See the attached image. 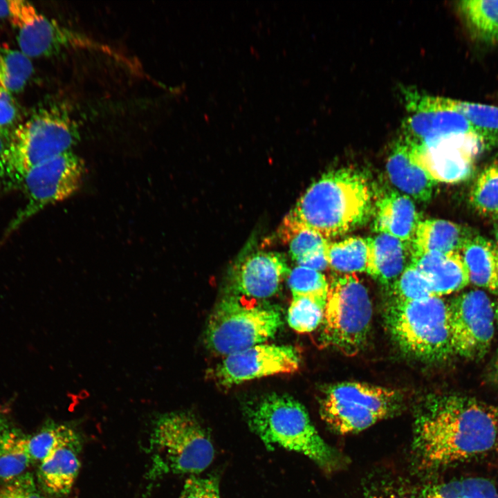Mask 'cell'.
I'll use <instances>...</instances> for the list:
<instances>
[{
  "mask_svg": "<svg viewBox=\"0 0 498 498\" xmlns=\"http://www.w3.org/2000/svg\"><path fill=\"white\" fill-rule=\"evenodd\" d=\"M385 320L394 342L413 358L436 362L454 354L448 303L440 297L410 302L390 300Z\"/></svg>",
  "mask_w": 498,
  "mask_h": 498,
  "instance_id": "8992f818",
  "label": "cell"
},
{
  "mask_svg": "<svg viewBox=\"0 0 498 498\" xmlns=\"http://www.w3.org/2000/svg\"><path fill=\"white\" fill-rule=\"evenodd\" d=\"M325 253L329 266L340 274H355L367 270L366 239L353 237L340 241L329 242Z\"/></svg>",
  "mask_w": 498,
  "mask_h": 498,
  "instance_id": "d4e9b609",
  "label": "cell"
},
{
  "mask_svg": "<svg viewBox=\"0 0 498 498\" xmlns=\"http://www.w3.org/2000/svg\"><path fill=\"white\" fill-rule=\"evenodd\" d=\"M9 20L17 30L20 51L29 58L49 57L66 50L84 49L113 54L119 58L108 46L48 19L28 1L14 0Z\"/></svg>",
  "mask_w": 498,
  "mask_h": 498,
  "instance_id": "8fae6325",
  "label": "cell"
},
{
  "mask_svg": "<svg viewBox=\"0 0 498 498\" xmlns=\"http://www.w3.org/2000/svg\"><path fill=\"white\" fill-rule=\"evenodd\" d=\"M495 320L497 321V322L498 324V306H497V308L495 310Z\"/></svg>",
  "mask_w": 498,
  "mask_h": 498,
  "instance_id": "f6af8a7d",
  "label": "cell"
},
{
  "mask_svg": "<svg viewBox=\"0 0 498 498\" xmlns=\"http://www.w3.org/2000/svg\"><path fill=\"white\" fill-rule=\"evenodd\" d=\"M454 354L477 360L488 351L495 331V313L485 292L472 290L448 303Z\"/></svg>",
  "mask_w": 498,
  "mask_h": 498,
  "instance_id": "4fadbf2b",
  "label": "cell"
},
{
  "mask_svg": "<svg viewBox=\"0 0 498 498\" xmlns=\"http://www.w3.org/2000/svg\"><path fill=\"white\" fill-rule=\"evenodd\" d=\"M282 239L288 243L289 254L296 263L300 259L326 248L329 242L317 232L297 223L286 216L279 231Z\"/></svg>",
  "mask_w": 498,
  "mask_h": 498,
  "instance_id": "f1b7e54d",
  "label": "cell"
},
{
  "mask_svg": "<svg viewBox=\"0 0 498 498\" xmlns=\"http://www.w3.org/2000/svg\"><path fill=\"white\" fill-rule=\"evenodd\" d=\"M84 172V161L71 150L32 168L21 187L28 203L8 226L6 233L15 230L46 205L75 194L81 187Z\"/></svg>",
  "mask_w": 498,
  "mask_h": 498,
  "instance_id": "7c38bea8",
  "label": "cell"
},
{
  "mask_svg": "<svg viewBox=\"0 0 498 498\" xmlns=\"http://www.w3.org/2000/svg\"><path fill=\"white\" fill-rule=\"evenodd\" d=\"M389 290L391 301L410 302L434 296L428 282L410 264Z\"/></svg>",
  "mask_w": 498,
  "mask_h": 498,
  "instance_id": "836d02e7",
  "label": "cell"
},
{
  "mask_svg": "<svg viewBox=\"0 0 498 498\" xmlns=\"http://www.w3.org/2000/svg\"><path fill=\"white\" fill-rule=\"evenodd\" d=\"M419 222L412 199L396 191L385 194L377 203L374 230L410 245Z\"/></svg>",
  "mask_w": 498,
  "mask_h": 498,
  "instance_id": "44dd1931",
  "label": "cell"
},
{
  "mask_svg": "<svg viewBox=\"0 0 498 498\" xmlns=\"http://www.w3.org/2000/svg\"><path fill=\"white\" fill-rule=\"evenodd\" d=\"M179 498H220L218 477L191 475L186 479Z\"/></svg>",
  "mask_w": 498,
  "mask_h": 498,
  "instance_id": "8d00e7d4",
  "label": "cell"
},
{
  "mask_svg": "<svg viewBox=\"0 0 498 498\" xmlns=\"http://www.w3.org/2000/svg\"><path fill=\"white\" fill-rule=\"evenodd\" d=\"M401 402L391 389L357 382L329 387L320 403L323 421L335 432L344 434L365 430L392 414Z\"/></svg>",
  "mask_w": 498,
  "mask_h": 498,
  "instance_id": "9c48e42d",
  "label": "cell"
},
{
  "mask_svg": "<svg viewBox=\"0 0 498 498\" xmlns=\"http://www.w3.org/2000/svg\"><path fill=\"white\" fill-rule=\"evenodd\" d=\"M386 167L391 182L407 196L420 201L430 199L436 182L414 160L409 146L400 138Z\"/></svg>",
  "mask_w": 498,
  "mask_h": 498,
  "instance_id": "ffe728a7",
  "label": "cell"
},
{
  "mask_svg": "<svg viewBox=\"0 0 498 498\" xmlns=\"http://www.w3.org/2000/svg\"><path fill=\"white\" fill-rule=\"evenodd\" d=\"M326 299L305 296H292L288 310L289 326L299 333L311 332L322 322Z\"/></svg>",
  "mask_w": 498,
  "mask_h": 498,
  "instance_id": "1f68e13d",
  "label": "cell"
},
{
  "mask_svg": "<svg viewBox=\"0 0 498 498\" xmlns=\"http://www.w3.org/2000/svg\"><path fill=\"white\" fill-rule=\"evenodd\" d=\"M149 453L150 479L167 474L196 475L212 462L211 439L196 417L188 412L161 414L153 421Z\"/></svg>",
  "mask_w": 498,
  "mask_h": 498,
  "instance_id": "5b68a950",
  "label": "cell"
},
{
  "mask_svg": "<svg viewBox=\"0 0 498 498\" xmlns=\"http://www.w3.org/2000/svg\"><path fill=\"white\" fill-rule=\"evenodd\" d=\"M8 142V140H6L4 137L0 135V155L5 149Z\"/></svg>",
  "mask_w": 498,
  "mask_h": 498,
  "instance_id": "b9f144b4",
  "label": "cell"
},
{
  "mask_svg": "<svg viewBox=\"0 0 498 498\" xmlns=\"http://www.w3.org/2000/svg\"><path fill=\"white\" fill-rule=\"evenodd\" d=\"M13 5L14 0L0 1V19H10L12 14Z\"/></svg>",
  "mask_w": 498,
  "mask_h": 498,
  "instance_id": "ab89813d",
  "label": "cell"
},
{
  "mask_svg": "<svg viewBox=\"0 0 498 498\" xmlns=\"http://www.w3.org/2000/svg\"><path fill=\"white\" fill-rule=\"evenodd\" d=\"M452 103L485 149L498 147V107L456 100Z\"/></svg>",
  "mask_w": 498,
  "mask_h": 498,
  "instance_id": "484cf974",
  "label": "cell"
},
{
  "mask_svg": "<svg viewBox=\"0 0 498 498\" xmlns=\"http://www.w3.org/2000/svg\"><path fill=\"white\" fill-rule=\"evenodd\" d=\"M300 358L289 345L259 344L228 356L216 367L214 377L222 387L297 371Z\"/></svg>",
  "mask_w": 498,
  "mask_h": 498,
  "instance_id": "5bb4252c",
  "label": "cell"
},
{
  "mask_svg": "<svg viewBox=\"0 0 498 498\" xmlns=\"http://www.w3.org/2000/svg\"><path fill=\"white\" fill-rule=\"evenodd\" d=\"M366 239V272L390 289L407 266V250L410 245L385 233H378Z\"/></svg>",
  "mask_w": 498,
  "mask_h": 498,
  "instance_id": "d6986e66",
  "label": "cell"
},
{
  "mask_svg": "<svg viewBox=\"0 0 498 498\" xmlns=\"http://www.w3.org/2000/svg\"><path fill=\"white\" fill-rule=\"evenodd\" d=\"M0 498H44L32 474L25 472L0 488Z\"/></svg>",
  "mask_w": 498,
  "mask_h": 498,
  "instance_id": "74e56055",
  "label": "cell"
},
{
  "mask_svg": "<svg viewBox=\"0 0 498 498\" xmlns=\"http://www.w3.org/2000/svg\"><path fill=\"white\" fill-rule=\"evenodd\" d=\"M7 421L0 414V445L8 432L10 430Z\"/></svg>",
  "mask_w": 498,
  "mask_h": 498,
  "instance_id": "60d3db41",
  "label": "cell"
},
{
  "mask_svg": "<svg viewBox=\"0 0 498 498\" xmlns=\"http://www.w3.org/2000/svg\"><path fill=\"white\" fill-rule=\"evenodd\" d=\"M82 445L73 430L41 463L37 483L47 494L61 497L70 492L77 477Z\"/></svg>",
  "mask_w": 498,
  "mask_h": 498,
  "instance_id": "2e32d148",
  "label": "cell"
},
{
  "mask_svg": "<svg viewBox=\"0 0 498 498\" xmlns=\"http://www.w3.org/2000/svg\"><path fill=\"white\" fill-rule=\"evenodd\" d=\"M325 249L300 259L297 262V264L298 266L308 267L320 272L325 270L329 266L326 257Z\"/></svg>",
  "mask_w": 498,
  "mask_h": 498,
  "instance_id": "f35d334b",
  "label": "cell"
},
{
  "mask_svg": "<svg viewBox=\"0 0 498 498\" xmlns=\"http://www.w3.org/2000/svg\"><path fill=\"white\" fill-rule=\"evenodd\" d=\"M415 498H498V490L488 479L468 477L430 487Z\"/></svg>",
  "mask_w": 498,
  "mask_h": 498,
  "instance_id": "4316f807",
  "label": "cell"
},
{
  "mask_svg": "<svg viewBox=\"0 0 498 498\" xmlns=\"http://www.w3.org/2000/svg\"><path fill=\"white\" fill-rule=\"evenodd\" d=\"M282 324L275 306L250 304L230 295L216 306L205 330V343L222 356L262 344L273 338Z\"/></svg>",
  "mask_w": 498,
  "mask_h": 498,
  "instance_id": "ba28073f",
  "label": "cell"
},
{
  "mask_svg": "<svg viewBox=\"0 0 498 498\" xmlns=\"http://www.w3.org/2000/svg\"><path fill=\"white\" fill-rule=\"evenodd\" d=\"M73 430L66 424L50 423L37 434L28 437L32 463H41Z\"/></svg>",
  "mask_w": 498,
  "mask_h": 498,
  "instance_id": "e575fe53",
  "label": "cell"
},
{
  "mask_svg": "<svg viewBox=\"0 0 498 498\" xmlns=\"http://www.w3.org/2000/svg\"><path fill=\"white\" fill-rule=\"evenodd\" d=\"M31 463L28 437L10 429L0 445V479L7 483L24 474Z\"/></svg>",
  "mask_w": 498,
  "mask_h": 498,
  "instance_id": "83f0119b",
  "label": "cell"
},
{
  "mask_svg": "<svg viewBox=\"0 0 498 498\" xmlns=\"http://www.w3.org/2000/svg\"><path fill=\"white\" fill-rule=\"evenodd\" d=\"M372 304L356 274H339L329 282L322 320L323 342L347 356L358 353L367 342Z\"/></svg>",
  "mask_w": 498,
  "mask_h": 498,
  "instance_id": "52a82bcc",
  "label": "cell"
},
{
  "mask_svg": "<svg viewBox=\"0 0 498 498\" xmlns=\"http://www.w3.org/2000/svg\"><path fill=\"white\" fill-rule=\"evenodd\" d=\"M79 138L65 109L57 104L39 107L13 131L0 155V190L21 188L32 168L71 151Z\"/></svg>",
  "mask_w": 498,
  "mask_h": 498,
  "instance_id": "3957f363",
  "label": "cell"
},
{
  "mask_svg": "<svg viewBox=\"0 0 498 498\" xmlns=\"http://www.w3.org/2000/svg\"><path fill=\"white\" fill-rule=\"evenodd\" d=\"M498 444V410L476 398L445 395L426 402L415 421L414 448L426 465L465 461Z\"/></svg>",
  "mask_w": 498,
  "mask_h": 498,
  "instance_id": "6da1fadb",
  "label": "cell"
},
{
  "mask_svg": "<svg viewBox=\"0 0 498 498\" xmlns=\"http://www.w3.org/2000/svg\"><path fill=\"white\" fill-rule=\"evenodd\" d=\"M494 235H495V241H494L498 246V223L495 226Z\"/></svg>",
  "mask_w": 498,
  "mask_h": 498,
  "instance_id": "ee69618b",
  "label": "cell"
},
{
  "mask_svg": "<svg viewBox=\"0 0 498 498\" xmlns=\"http://www.w3.org/2000/svg\"><path fill=\"white\" fill-rule=\"evenodd\" d=\"M371 198L369 183L362 172L340 168L314 182L286 217L329 239L365 222Z\"/></svg>",
  "mask_w": 498,
  "mask_h": 498,
  "instance_id": "7a4b0ae2",
  "label": "cell"
},
{
  "mask_svg": "<svg viewBox=\"0 0 498 498\" xmlns=\"http://www.w3.org/2000/svg\"><path fill=\"white\" fill-rule=\"evenodd\" d=\"M458 9L472 37L487 44H498V0H464Z\"/></svg>",
  "mask_w": 498,
  "mask_h": 498,
  "instance_id": "cb8c5ba5",
  "label": "cell"
},
{
  "mask_svg": "<svg viewBox=\"0 0 498 498\" xmlns=\"http://www.w3.org/2000/svg\"><path fill=\"white\" fill-rule=\"evenodd\" d=\"M246 416L268 448L277 446L302 454L326 470L340 465L338 453L324 441L304 407L293 398L269 394L247 407Z\"/></svg>",
  "mask_w": 498,
  "mask_h": 498,
  "instance_id": "277c9868",
  "label": "cell"
},
{
  "mask_svg": "<svg viewBox=\"0 0 498 498\" xmlns=\"http://www.w3.org/2000/svg\"><path fill=\"white\" fill-rule=\"evenodd\" d=\"M287 277L292 296L326 299L329 282L321 272L297 265Z\"/></svg>",
  "mask_w": 498,
  "mask_h": 498,
  "instance_id": "d6a6232c",
  "label": "cell"
},
{
  "mask_svg": "<svg viewBox=\"0 0 498 498\" xmlns=\"http://www.w3.org/2000/svg\"><path fill=\"white\" fill-rule=\"evenodd\" d=\"M409 147L414 160L436 182L443 183H456L469 177L474 159L481 152L465 147Z\"/></svg>",
  "mask_w": 498,
  "mask_h": 498,
  "instance_id": "ac0fdd59",
  "label": "cell"
},
{
  "mask_svg": "<svg viewBox=\"0 0 498 498\" xmlns=\"http://www.w3.org/2000/svg\"><path fill=\"white\" fill-rule=\"evenodd\" d=\"M407 118L400 137L414 148H432L443 142L476 136L452 99L408 91L405 94Z\"/></svg>",
  "mask_w": 498,
  "mask_h": 498,
  "instance_id": "30bf717a",
  "label": "cell"
},
{
  "mask_svg": "<svg viewBox=\"0 0 498 498\" xmlns=\"http://www.w3.org/2000/svg\"><path fill=\"white\" fill-rule=\"evenodd\" d=\"M460 254L470 282L498 294V246L495 241L476 233L466 241Z\"/></svg>",
  "mask_w": 498,
  "mask_h": 498,
  "instance_id": "603a6c76",
  "label": "cell"
},
{
  "mask_svg": "<svg viewBox=\"0 0 498 498\" xmlns=\"http://www.w3.org/2000/svg\"><path fill=\"white\" fill-rule=\"evenodd\" d=\"M494 374L496 380L498 381V353L494 366Z\"/></svg>",
  "mask_w": 498,
  "mask_h": 498,
  "instance_id": "7bdbcfd3",
  "label": "cell"
},
{
  "mask_svg": "<svg viewBox=\"0 0 498 498\" xmlns=\"http://www.w3.org/2000/svg\"><path fill=\"white\" fill-rule=\"evenodd\" d=\"M21 120V111L12 94L0 86V135L8 141Z\"/></svg>",
  "mask_w": 498,
  "mask_h": 498,
  "instance_id": "d590c367",
  "label": "cell"
},
{
  "mask_svg": "<svg viewBox=\"0 0 498 498\" xmlns=\"http://www.w3.org/2000/svg\"><path fill=\"white\" fill-rule=\"evenodd\" d=\"M290 269L286 258L277 252L259 251L240 260L229 279L232 295L252 299L274 295Z\"/></svg>",
  "mask_w": 498,
  "mask_h": 498,
  "instance_id": "9a60e30c",
  "label": "cell"
},
{
  "mask_svg": "<svg viewBox=\"0 0 498 498\" xmlns=\"http://www.w3.org/2000/svg\"><path fill=\"white\" fill-rule=\"evenodd\" d=\"M410 254L409 264L426 279L436 297L459 291L470 283L468 271L460 253L410 250Z\"/></svg>",
  "mask_w": 498,
  "mask_h": 498,
  "instance_id": "e0dca14e",
  "label": "cell"
},
{
  "mask_svg": "<svg viewBox=\"0 0 498 498\" xmlns=\"http://www.w3.org/2000/svg\"><path fill=\"white\" fill-rule=\"evenodd\" d=\"M33 73L28 57L20 50H0V86L11 93L21 92Z\"/></svg>",
  "mask_w": 498,
  "mask_h": 498,
  "instance_id": "f546056e",
  "label": "cell"
},
{
  "mask_svg": "<svg viewBox=\"0 0 498 498\" xmlns=\"http://www.w3.org/2000/svg\"><path fill=\"white\" fill-rule=\"evenodd\" d=\"M476 233L470 228L443 219L419 221L410 250L460 253L466 241Z\"/></svg>",
  "mask_w": 498,
  "mask_h": 498,
  "instance_id": "7402d4cb",
  "label": "cell"
},
{
  "mask_svg": "<svg viewBox=\"0 0 498 498\" xmlns=\"http://www.w3.org/2000/svg\"><path fill=\"white\" fill-rule=\"evenodd\" d=\"M470 201L481 214L498 219V163L479 174L472 187Z\"/></svg>",
  "mask_w": 498,
  "mask_h": 498,
  "instance_id": "4dcf8cb0",
  "label": "cell"
}]
</instances>
